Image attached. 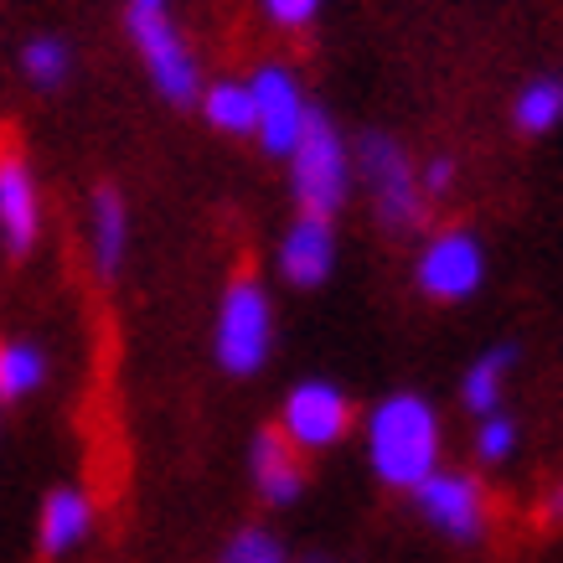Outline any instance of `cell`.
<instances>
[{"mask_svg":"<svg viewBox=\"0 0 563 563\" xmlns=\"http://www.w3.org/2000/svg\"><path fill=\"white\" fill-rule=\"evenodd\" d=\"M367 465L377 481L413 492L440 471V419L419 393H393L367 419Z\"/></svg>","mask_w":563,"mask_h":563,"instance_id":"1","label":"cell"},{"mask_svg":"<svg viewBox=\"0 0 563 563\" xmlns=\"http://www.w3.org/2000/svg\"><path fill=\"white\" fill-rule=\"evenodd\" d=\"M290 187L295 202L306 207L310 218H331L346 202V187H352V155H346L342 135L331 130V120L316 109H310L306 130L290 151Z\"/></svg>","mask_w":563,"mask_h":563,"instance_id":"2","label":"cell"},{"mask_svg":"<svg viewBox=\"0 0 563 563\" xmlns=\"http://www.w3.org/2000/svg\"><path fill=\"white\" fill-rule=\"evenodd\" d=\"M274 346V310L258 279H233L218 310V362L228 373H258Z\"/></svg>","mask_w":563,"mask_h":563,"instance_id":"3","label":"cell"},{"mask_svg":"<svg viewBox=\"0 0 563 563\" xmlns=\"http://www.w3.org/2000/svg\"><path fill=\"white\" fill-rule=\"evenodd\" d=\"M130 36H135L140 57H145V68H151L155 88H161V99L197 103V93H202V68H197V57H191L187 36L166 21V11H135V5H130Z\"/></svg>","mask_w":563,"mask_h":563,"instance_id":"4","label":"cell"},{"mask_svg":"<svg viewBox=\"0 0 563 563\" xmlns=\"http://www.w3.org/2000/svg\"><path fill=\"white\" fill-rule=\"evenodd\" d=\"M357 161H362V176L373 187V202H377V218L388 228H419L424 218V191H419V176H413L409 155L393 135H362L357 140Z\"/></svg>","mask_w":563,"mask_h":563,"instance_id":"5","label":"cell"},{"mask_svg":"<svg viewBox=\"0 0 563 563\" xmlns=\"http://www.w3.org/2000/svg\"><path fill=\"white\" fill-rule=\"evenodd\" d=\"M352 429V404L336 383H295L279 413V434L295 450H331Z\"/></svg>","mask_w":563,"mask_h":563,"instance_id":"6","label":"cell"},{"mask_svg":"<svg viewBox=\"0 0 563 563\" xmlns=\"http://www.w3.org/2000/svg\"><path fill=\"white\" fill-rule=\"evenodd\" d=\"M249 99H254V135L269 155H290L300 130H306L310 109L306 93L295 84L290 68H258L249 78Z\"/></svg>","mask_w":563,"mask_h":563,"instance_id":"7","label":"cell"},{"mask_svg":"<svg viewBox=\"0 0 563 563\" xmlns=\"http://www.w3.org/2000/svg\"><path fill=\"white\" fill-rule=\"evenodd\" d=\"M481 279H486V254H481V243L471 233H440V239L429 243L424 254H419V285L424 295L434 300H471L481 290Z\"/></svg>","mask_w":563,"mask_h":563,"instance_id":"8","label":"cell"},{"mask_svg":"<svg viewBox=\"0 0 563 563\" xmlns=\"http://www.w3.org/2000/svg\"><path fill=\"white\" fill-rule=\"evenodd\" d=\"M413 496H419V512H424L440 532L461 538V543L481 538V528H486V492L476 486V476H461V471H434L429 481L413 486Z\"/></svg>","mask_w":563,"mask_h":563,"instance_id":"9","label":"cell"},{"mask_svg":"<svg viewBox=\"0 0 563 563\" xmlns=\"http://www.w3.org/2000/svg\"><path fill=\"white\" fill-rule=\"evenodd\" d=\"M331 264H336V233H331V218H310V212H300V218L290 222L285 243H279V274H285L290 285H300V290H310V285H325Z\"/></svg>","mask_w":563,"mask_h":563,"instance_id":"10","label":"cell"},{"mask_svg":"<svg viewBox=\"0 0 563 563\" xmlns=\"http://www.w3.org/2000/svg\"><path fill=\"white\" fill-rule=\"evenodd\" d=\"M36 222H42V207H36V181L21 151H0V233L16 254L36 243Z\"/></svg>","mask_w":563,"mask_h":563,"instance_id":"11","label":"cell"},{"mask_svg":"<svg viewBox=\"0 0 563 563\" xmlns=\"http://www.w3.org/2000/svg\"><path fill=\"white\" fill-rule=\"evenodd\" d=\"M249 465H254V481L258 492L269 496V501H279V507H290L295 496H300V486H306V465H300V450H295L279 429H264L254 440V455H249Z\"/></svg>","mask_w":563,"mask_h":563,"instance_id":"12","label":"cell"},{"mask_svg":"<svg viewBox=\"0 0 563 563\" xmlns=\"http://www.w3.org/2000/svg\"><path fill=\"white\" fill-rule=\"evenodd\" d=\"M88 522H93V507H88L84 492H73V486L52 492L47 507H42V548L47 553H68V548H78L88 538Z\"/></svg>","mask_w":563,"mask_h":563,"instance_id":"13","label":"cell"},{"mask_svg":"<svg viewBox=\"0 0 563 563\" xmlns=\"http://www.w3.org/2000/svg\"><path fill=\"white\" fill-rule=\"evenodd\" d=\"M124 243H130L124 202H120V191L114 187H103L99 197H93V264H99V274H120Z\"/></svg>","mask_w":563,"mask_h":563,"instance_id":"14","label":"cell"},{"mask_svg":"<svg viewBox=\"0 0 563 563\" xmlns=\"http://www.w3.org/2000/svg\"><path fill=\"white\" fill-rule=\"evenodd\" d=\"M507 367H512V346H496V352H486V357L471 362V367H465V377H461L465 409H471V413H496Z\"/></svg>","mask_w":563,"mask_h":563,"instance_id":"15","label":"cell"},{"mask_svg":"<svg viewBox=\"0 0 563 563\" xmlns=\"http://www.w3.org/2000/svg\"><path fill=\"white\" fill-rule=\"evenodd\" d=\"M563 120V78H532L517 93V130L528 135H548Z\"/></svg>","mask_w":563,"mask_h":563,"instance_id":"16","label":"cell"},{"mask_svg":"<svg viewBox=\"0 0 563 563\" xmlns=\"http://www.w3.org/2000/svg\"><path fill=\"white\" fill-rule=\"evenodd\" d=\"M42 377H47V362L36 346L0 342V398H26L42 388Z\"/></svg>","mask_w":563,"mask_h":563,"instance_id":"17","label":"cell"},{"mask_svg":"<svg viewBox=\"0 0 563 563\" xmlns=\"http://www.w3.org/2000/svg\"><path fill=\"white\" fill-rule=\"evenodd\" d=\"M202 109L222 135H254V99H249V84H212Z\"/></svg>","mask_w":563,"mask_h":563,"instance_id":"18","label":"cell"},{"mask_svg":"<svg viewBox=\"0 0 563 563\" xmlns=\"http://www.w3.org/2000/svg\"><path fill=\"white\" fill-rule=\"evenodd\" d=\"M21 68H26V78L42 88H57L63 78H68V47L57 42V36H36L32 47L21 52Z\"/></svg>","mask_w":563,"mask_h":563,"instance_id":"19","label":"cell"},{"mask_svg":"<svg viewBox=\"0 0 563 563\" xmlns=\"http://www.w3.org/2000/svg\"><path fill=\"white\" fill-rule=\"evenodd\" d=\"M517 450V424L507 413H481V434H476V455L486 465H501Z\"/></svg>","mask_w":563,"mask_h":563,"instance_id":"20","label":"cell"},{"mask_svg":"<svg viewBox=\"0 0 563 563\" xmlns=\"http://www.w3.org/2000/svg\"><path fill=\"white\" fill-rule=\"evenodd\" d=\"M222 563H285V553H279L269 532H239L222 553Z\"/></svg>","mask_w":563,"mask_h":563,"instance_id":"21","label":"cell"},{"mask_svg":"<svg viewBox=\"0 0 563 563\" xmlns=\"http://www.w3.org/2000/svg\"><path fill=\"white\" fill-rule=\"evenodd\" d=\"M264 11H269V21H279V26H310L316 11H321V0H264Z\"/></svg>","mask_w":563,"mask_h":563,"instance_id":"22","label":"cell"},{"mask_svg":"<svg viewBox=\"0 0 563 563\" xmlns=\"http://www.w3.org/2000/svg\"><path fill=\"white\" fill-rule=\"evenodd\" d=\"M450 181H455V161H450V155H434L424 166V176H419V191H444Z\"/></svg>","mask_w":563,"mask_h":563,"instance_id":"23","label":"cell"},{"mask_svg":"<svg viewBox=\"0 0 563 563\" xmlns=\"http://www.w3.org/2000/svg\"><path fill=\"white\" fill-rule=\"evenodd\" d=\"M548 512L563 517V481H559V492H553V501H548Z\"/></svg>","mask_w":563,"mask_h":563,"instance_id":"24","label":"cell"},{"mask_svg":"<svg viewBox=\"0 0 563 563\" xmlns=\"http://www.w3.org/2000/svg\"><path fill=\"white\" fill-rule=\"evenodd\" d=\"M130 5H135V11H161L166 0H130Z\"/></svg>","mask_w":563,"mask_h":563,"instance_id":"25","label":"cell"}]
</instances>
